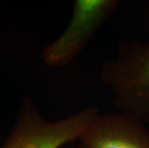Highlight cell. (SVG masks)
<instances>
[{"label":"cell","instance_id":"cell-4","mask_svg":"<svg viewBox=\"0 0 149 148\" xmlns=\"http://www.w3.org/2000/svg\"><path fill=\"white\" fill-rule=\"evenodd\" d=\"M80 141L87 148H149V130L121 113L99 114Z\"/></svg>","mask_w":149,"mask_h":148},{"label":"cell","instance_id":"cell-3","mask_svg":"<svg viewBox=\"0 0 149 148\" xmlns=\"http://www.w3.org/2000/svg\"><path fill=\"white\" fill-rule=\"evenodd\" d=\"M118 6L116 0H76L69 24L55 42L42 50L46 65L61 67L71 63L95 36Z\"/></svg>","mask_w":149,"mask_h":148},{"label":"cell","instance_id":"cell-2","mask_svg":"<svg viewBox=\"0 0 149 148\" xmlns=\"http://www.w3.org/2000/svg\"><path fill=\"white\" fill-rule=\"evenodd\" d=\"M96 107L84 109L65 118L48 121L25 98L17 122L2 148H60L84 134L99 115Z\"/></svg>","mask_w":149,"mask_h":148},{"label":"cell","instance_id":"cell-5","mask_svg":"<svg viewBox=\"0 0 149 148\" xmlns=\"http://www.w3.org/2000/svg\"><path fill=\"white\" fill-rule=\"evenodd\" d=\"M76 148H87V147H86L85 145H84V144H82V143H80V145H78L77 147H76Z\"/></svg>","mask_w":149,"mask_h":148},{"label":"cell","instance_id":"cell-1","mask_svg":"<svg viewBox=\"0 0 149 148\" xmlns=\"http://www.w3.org/2000/svg\"><path fill=\"white\" fill-rule=\"evenodd\" d=\"M99 77L112 89L119 113L149 123V42H120L115 57L102 63Z\"/></svg>","mask_w":149,"mask_h":148}]
</instances>
